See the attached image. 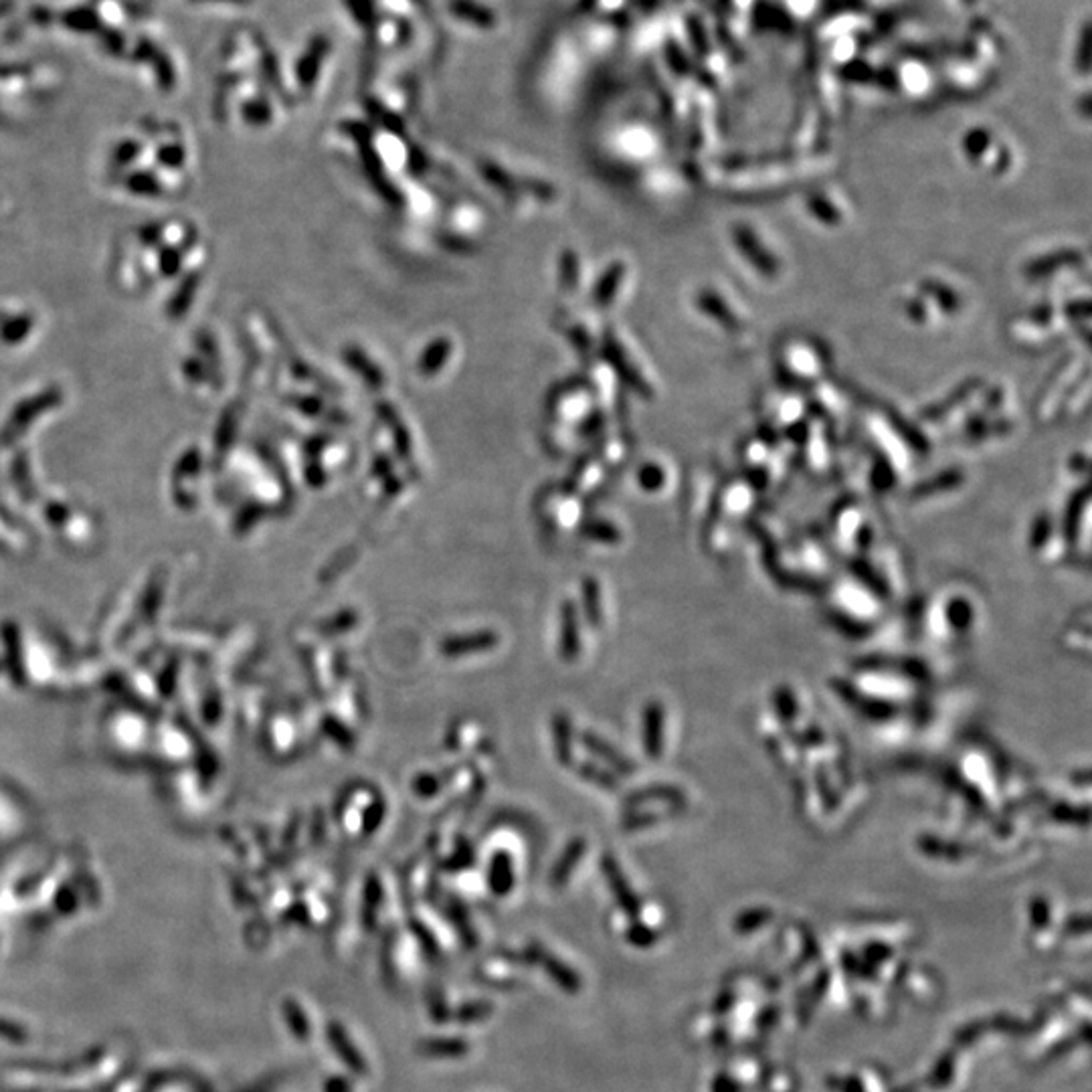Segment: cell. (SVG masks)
Returning <instances> with one entry per match:
<instances>
[{"instance_id": "7a4b0ae2", "label": "cell", "mask_w": 1092, "mask_h": 1092, "mask_svg": "<svg viewBox=\"0 0 1092 1092\" xmlns=\"http://www.w3.org/2000/svg\"><path fill=\"white\" fill-rule=\"evenodd\" d=\"M469 640L471 641H463V640L458 641V640H455L451 643H447V646H443V649L447 651V654H460V651H468V649L490 648L492 643H494L492 635H474V638H469Z\"/></svg>"}, {"instance_id": "6da1fadb", "label": "cell", "mask_w": 1092, "mask_h": 1092, "mask_svg": "<svg viewBox=\"0 0 1092 1092\" xmlns=\"http://www.w3.org/2000/svg\"><path fill=\"white\" fill-rule=\"evenodd\" d=\"M646 735H648V751L651 757L659 755V749H662V712L656 706H651L646 718Z\"/></svg>"}]
</instances>
